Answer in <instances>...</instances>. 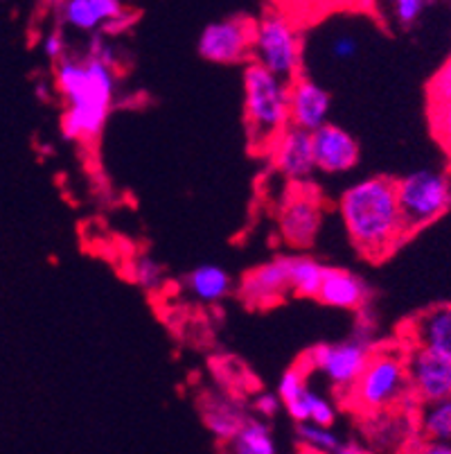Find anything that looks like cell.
Masks as SVG:
<instances>
[{"label":"cell","instance_id":"obj_15","mask_svg":"<svg viewBox=\"0 0 451 454\" xmlns=\"http://www.w3.org/2000/svg\"><path fill=\"white\" fill-rule=\"evenodd\" d=\"M407 346L436 350L451 357V303L433 305L407 324Z\"/></svg>","mask_w":451,"mask_h":454},{"label":"cell","instance_id":"obj_20","mask_svg":"<svg viewBox=\"0 0 451 454\" xmlns=\"http://www.w3.org/2000/svg\"><path fill=\"white\" fill-rule=\"evenodd\" d=\"M287 265L292 294L316 299L321 292L323 276H325V265H321L312 255H287Z\"/></svg>","mask_w":451,"mask_h":454},{"label":"cell","instance_id":"obj_30","mask_svg":"<svg viewBox=\"0 0 451 454\" xmlns=\"http://www.w3.org/2000/svg\"><path fill=\"white\" fill-rule=\"evenodd\" d=\"M86 57L89 59H95L99 61V64L109 66V68L115 70V66H118V55H115V48L109 43V39H106L102 32H95V35L89 36V45H86Z\"/></svg>","mask_w":451,"mask_h":454},{"label":"cell","instance_id":"obj_11","mask_svg":"<svg viewBox=\"0 0 451 454\" xmlns=\"http://www.w3.org/2000/svg\"><path fill=\"white\" fill-rule=\"evenodd\" d=\"M268 159H271L273 168L293 185L309 184V176L316 170L312 134L296 129V127H287L268 150Z\"/></svg>","mask_w":451,"mask_h":454},{"label":"cell","instance_id":"obj_28","mask_svg":"<svg viewBox=\"0 0 451 454\" xmlns=\"http://www.w3.org/2000/svg\"><path fill=\"white\" fill-rule=\"evenodd\" d=\"M307 416H309V423L312 425L330 429L334 425V420H337V407H334L328 398H323V395H318L316 391L309 389L307 391Z\"/></svg>","mask_w":451,"mask_h":454},{"label":"cell","instance_id":"obj_22","mask_svg":"<svg viewBox=\"0 0 451 454\" xmlns=\"http://www.w3.org/2000/svg\"><path fill=\"white\" fill-rule=\"evenodd\" d=\"M233 454H278L268 425L258 419H248L233 439Z\"/></svg>","mask_w":451,"mask_h":454},{"label":"cell","instance_id":"obj_19","mask_svg":"<svg viewBox=\"0 0 451 454\" xmlns=\"http://www.w3.org/2000/svg\"><path fill=\"white\" fill-rule=\"evenodd\" d=\"M185 290L201 303H217L233 290V278L219 265H198L185 278Z\"/></svg>","mask_w":451,"mask_h":454},{"label":"cell","instance_id":"obj_12","mask_svg":"<svg viewBox=\"0 0 451 454\" xmlns=\"http://www.w3.org/2000/svg\"><path fill=\"white\" fill-rule=\"evenodd\" d=\"M332 98L318 82L300 75L289 82V127L314 134L328 125Z\"/></svg>","mask_w":451,"mask_h":454},{"label":"cell","instance_id":"obj_27","mask_svg":"<svg viewBox=\"0 0 451 454\" xmlns=\"http://www.w3.org/2000/svg\"><path fill=\"white\" fill-rule=\"evenodd\" d=\"M427 102L432 105H447L451 102V55L440 68L436 70V75L429 80L427 84Z\"/></svg>","mask_w":451,"mask_h":454},{"label":"cell","instance_id":"obj_16","mask_svg":"<svg viewBox=\"0 0 451 454\" xmlns=\"http://www.w3.org/2000/svg\"><path fill=\"white\" fill-rule=\"evenodd\" d=\"M55 10L61 26L95 35L105 30L106 23L122 14L127 7L120 0H66L57 3Z\"/></svg>","mask_w":451,"mask_h":454},{"label":"cell","instance_id":"obj_10","mask_svg":"<svg viewBox=\"0 0 451 454\" xmlns=\"http://www.w3.org/2000/svg\"><path fill=\"white\" fill-rule=\"evenodd\" d=\"M407 373L417 404L451 398V357L436 350L407 346Z\"/></svg>","mask_w":451,"mask_h":454},{"label":"cell","instance_id":"obj_24","mask_svg":"<svg viewBox=\"0 0 451 454\" xmlns=\"http://www.w3.org/2000/svg\"><path fill=\"white\" fill-rule=\"evenodd\" d=\"M131 276H134L136 283L147 292L160 290V285L165 280V270L159 260L152 258V255H138L131 265Z\"/></svg>","mask_w":451,"mask_h":454},{"label":"cell","instance_id":"obj_21","mask_svg":"<svg viewBox=\"0 0 451 454\" xmlns=\"http://www.w3.org/2000/svg\"><path fill=\"white\" fill-rule=\"evenodd\" d=\"M420 434L433 443H451V398L420 404L417 414Z\"/></svg>","mask_w":451,"mask_h":454},{"label":"cell","instance_id":"obj_34","mask_svg":"<svg viewBox=\"0 0 451 454\" xmlns=\"http://www.w3.org/2000/svg\"><path fill=\"white\" fill-rule=\"evenodd\" d=\"M280 398L276 394H258V398L253 400V410L258 411L264 419H271L280 411Z\"/></svg>","mask_w":451,"mask_h":454},{"label":"cell","instance_id":"obj_9","mask_svg":"<svg viewBox=\"0 0 451 454\" xmlns=\"http://www.w3.org/2000/svg\"><path fill=\"white\" fill-rule=\"evenodd\" d=\"M323 224V200L309 184L293 185L284 195L278 215V229L283 240L296 249H307L318 238Z\"/></svg>","mask_w":451,"mask_h":454},{"label":"cell","instance_id":"obj_13","mask_svg":"<svg viewBox=\"0 0 451 454\" xmlns=\"http://www.w3.org/2000/svg\"><path fill=\"white\" fill-rule=\"evenodd\" d=\"M287 294H292L287 255L273 258L251 270L239 285V296L244 299V303L253 305V308L278 305Z\"/></svg>","mask_w":451,"mask_h":454},{"label":"cell","instance_id":"obj_26","mask_svg":"<svg viewBox=\"0 0 451 454\" xmlns=\"http://www.w3.org/2000/svg\"><path fill=\"white\" fill-rule=\"evenodd\" d=\"M429 122H432V131L436 136L438 145L445 150V154L451 160V102L429 106Z\"/></svg>","mask_w":451,"mask_h":454},{"label":"cell","instance_id":"obj_36","mask_svg":"<svg viewBox=\"0 0 451 454\" xmlns=\"http://www.w3.org/2000/svg\"><path fill=\"white\" fill-rule=\"evenodd\" d=\"M334 454H370V452H368V450H363L362 445H357V443H341Z\"/></svg>","mask_w":451,"mask_h":454},{"label":"cell","instance_id":"obj_25","mask_svg":"<svg viewBox=\"0 0 451 454\" xmlns=\"http://www.w3.org/2000/svg\"><path fill=\"white\" fill-rule=\"evenodd\" d=\"M305 375H307V371H305L300 364H296V366H292L289 371H284V375L280 378V382H278V391H276V395H278L280 403H283L284 407L292 403H296V400L309 389L307 378H305Z\"/></svg>","mask_w":451,"mask_h":454},{"label":"cell","instance_id":"obj_2","mask_svg":"<svg viewBox=\"0 0 451 454\" xmlns=\"http://www.w3.org/2000/svg\"><path fill=\"white\" fill-rule=\"evenodd\" d=\"M55 86L66 100L61 115L64 138H97L113 106L115 70L89 57H66L55 68Z\"/></svg>","mask_w":451,"mask_h":454},{"label":"cell","instance_id":"obj_23","mask_svg":"<svg viewBox=\"0 0 451 454\" xmlns=\"http://www.w3.org/2000/svg\"><path fill=\"white\" fill-rule=\"evenodd\" d=\"M296 436L300 441V445L312 454H334L338 450V445L343 443L332 429L318 427V425L312 423L296 425Z\"/></svg>","mask_w":451,"mask_h":454},{"label":"cell","instance_id":"obj_3","mask_svg":"<svg viewBox=\"0 0 451 454\" xmlns=\"http://www.w3.org/2000/svg\"><path fill=\"white\" fill-rule=\"evenodd\" d=\"M242 86L248 145L253 152L268 154L276 138L289 127V82L251 61L244 68Z\"/></svg>","mask_w":451,"mask_h":454},{"label":"cell","instance_id":"obj_18","mask_svg":"<svg viewBox=\"0 0 451 454\" xmlns=\"http://www.w3.org/2000/svg\"><path fill=\"white\" fill-rule=\"evenodd\" d=\"M246 420L248 416L244 414L242 404H237L235 400L223 398V395H210L206 400L204 423L217 439L233 443Z\"/></svg>","mask_w":451,"mask_h":454},{"label":"cell","instance_id":"obj_7","mask_svg":"<svg viewBox=\"0 0 451 454\" xmlns=\"http://www.w3.org/2000/svg\"><path fill=\"white\" fill-rule=\"evenodd\" d=\"M372 337L354 333L350 340L337 344H318L300 360L305 371H318L325 375L338 394L347 395L357 385L359 375L366 369L372 355Z\"/></svg>","mask_w":451,"mask_h":454},{"label":"cell","instance_id":"obj_33","mask_svg":"<svg viewBox=\"0 0 451 454\" xmlns=\"http://www.w3.org/2000/svg\"><path fill=\"white\" fill-rule=\"evenodd\" d=\"M357 51H359L357 41H354L353 36L341 35V36H337V39L332 41V51H330V52H332L334 59L350 61L354 55H357Z\"/></svg>","mask_w":451,"mask_h":454},{"label":"cell","instance_id":"obj_5","mask_svg":"<svg viewBox=\"0 0 451 454\" xmlns=\"http://www.w3.org/2000/svg\"><path fill=\"white\" fill-rule=\"evenodd\" d=\"M251 61L284 82H293L303 75V39L289 14L268 10L255 20Z\"/></svg>","mask_w":451,"mask_h":454},{"label":"cell","instance_id":"obj_14","mask_svg":"<svg viewBox=\"0 0 451 454\" xmlns=\"http://www.w3.org/2000/svg\"><path fill=\"white\" fill-rule=\"evenodd\" d=\"M314 163L328 175H343L359 163V143L334 122L323 125L312 134Z\"/></svg>","mask_w":451,"mask_h":454},{"label":"cell","instance_id":"obj_1","mask_svg":"<svg viewBox=\"0 0 451 454\" xmlns=\"http://www.w3.org/2000/svg\"><path fill=\"white\" fill-rule=\"evenodd\" d=\"M338 213L354 249L372 262L386 260L408 240L391 176H368L343 190Z\"/></svg>","mask_w":451,"mask_h":454},{"label":"cell","instance_id":"obj_4","mask_svg":"<svg viewBox=\"0 0 451 454\" xmlns=\"http://www.w3.org/2000/svg\"><path fill=\"white\" fill-rule=\"evenodd\" d=\"M346 400L362 414H379L413 400L407 373V346L372 350L366 369Z\"/></svg>","mask_w":451,"mask_h":454},{"label":"cell","instance_id":"obj_29","mask_svg":"<svg viewBox=\"0 0 451 454\" xmlns=\"http://www.w3.org/2000/svg\"><path fill=\"white\" fill-rule=\"evenodd\" d=\"M427 7L429 3H424V0H395L393 3V19L397 20V26L407 30V27L416 26Z\"/></svg>","mask_w":451,"mask_h":454},{"label":"cell","instance_id":"obj_8","mask_svg":"<svg viewBox=\"0 0 451 454\" xmlns=\"http://www.w3.org/2000/svg\"><path fill=\"white\" fill-rule=\"evenodd\" d=\"M253 41L255 19L242 14L230 16L204 27L198 36V55L214 64H251Z\"/></svg>","mask_w":451,"mask_h":454},{"label":"cell","instance_id":"obj_35","mask_svg":"<svg viewBox=\"0 0 451 454\" xmlns=\"http://www.w3.org/2000/svg\"><path fill=\"white\" fill-rule=\"evenodd\" d=\"M416 454H451V443H433V441H424Z\"/></svg>","mask_w":451,"mask_h":454},{"label":"cell","instance_id":"obj_31","mask_svg":"<svg viewBox=\"0 0 451 454\" xmlns=\"http://www.w3.org/2000/svg\"><path fill=\"white\" fill-rule=\"evenodd\" d=\"M43 52L50 57V59L57 61V64H59L61 59H66V57H68V55H66V52H68V45H66V36H64V32L59 30V27L50 32V35L43 39Z\"/></svg>","mask_w":451,"mask_h":454},{"label":"cell","instance_id":"obj_32","mask_svg":"<svg viewBox=\"0 0 451 454\" xmlns=\"http://www.w3.org/2000/svg\"><path fill=\"white\" fill-rule=\"evenodd\" d=\"M136 19H138V14H136V12L124 10L122 14L115 16L111 23H106L105 30H102V35H105L106 39H109V36H115V35H124V32H129L131 27H134Z\"/></svg>","mask_w":451,"mask_h":454},{"label":"cell","instance_id":"obj_17","mask_svg":"<svg viewBox=\"0 0 451 454\" xmlns=\"http://www.w3.org/2000/svg\"><path fill=\"white\" fill-rule=\"evenodd\" d=\"M321 303L338 309H362L370 299V287L362 276L341 267H325L321 292L316 296Z\"/></svg>","mask_w":451,"mask_h":454},{"label":"cell","instance_id":"obj_6","mask_svg":"<svg viewBox=\"0 0 451 454\" xmlns=\"http://www.w3.org/2000/svg\"><path fill=\"white\" fill-rule=\"evenodd\" d=\"M395 192L408 235L440 220L451 206V179L445 172H408L402 179H395Z\"/></svg>","mask_w":451,"mask_h":454}]
</instances>
